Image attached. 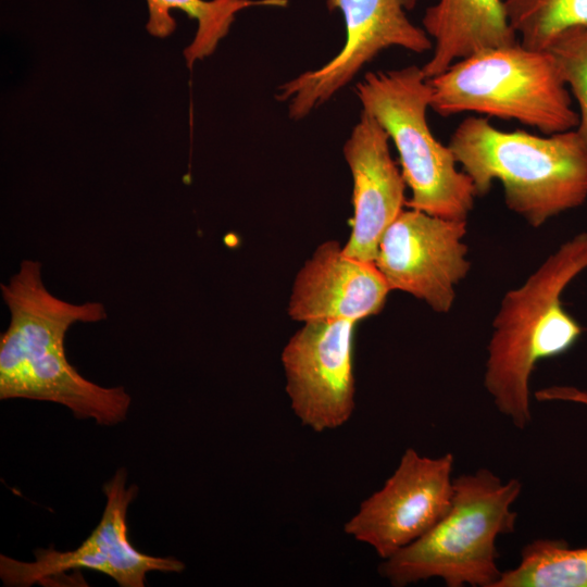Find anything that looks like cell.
Returning a JSON list of instances; mask_svg holds the SVG:
<instances>
[{"instance_id":"ba28073f","label":"cell","mask_w":587,"mask_h":587,"mask_svg":"<svg viewBox=\"0 0 587 587\" xmlns=\"http://www.w3.org/2000/svg\"><path fill=\"white\" fill-rule=\"evenodd\" d=\"M454 457L408 448L380 489L364 499L344 532L384 560L428 532L450 509Z\"/></svg>"},{"instance_id":"4fadbf2b","label":"cell","mask_w":587,"mask_h":587,"mask_svg":"<svg viewBox=\"0 0 587 587\" xmlns=\"http://www.w3.org/2000/svg\"><path fill=\"white\" fill-rule=\"evenodd\" d=\"M390 291L375 262L350 258L338 241L323 242L296 276L288 313L299 322H358L382 311Z\"/></svg>"},{"instance_id":"2e32d148","label":"cell","mask_w":587,"mask_h":587,"mask_svg":"<svg viewBox=\"0 0 587 587\" xmlns=\"http://www.w3.org/2000/svg\"><path fill=\"white\" fill-rule=\"evenodd\" d=\"M495 587H587V547L571 548L563 539H535Z\"/></svg>"},{"instance_id":"ac0fdd59","label":"cell","mask_w":587,"mask_h":587,"mask_svg":"<svg viewBox=\"0 0 587 587\" xmlns=\"http://www.w3.org/2000/svg\"><path fill=\"white\" fill-rule=\"evenodd\" d=\"M548 51L577 103L578 125L575 129L587 148V27L562 33Z\"/></svg>"},{"instance_id":"7a4b0ae2","label":"cell","mask_w":587,"mask_h":587,"mask_svg":"<svg viewBox=\"0 0 587 587\" xmlns=\"http://www.w3.org/2000/svg\"><path fill=\"white\" fill-rule=\"evenodd\" d=\"M587 268V233L563 242L500 302L488 342L484 386L515 427L532 422L529 382L537 363L569 351L583 328L561 295Z\"/></svg>"},{"instance_id":"3957f363","label":"cell","mask_w":587,"mask_h":587,"mask_svg":"<svg viewBox=\"0 0 587 587\" xmlns=\"http://www.w3.org/2000/svg\"><path fill=\"white\" fill-rule=\"evenodd\" d=\"M448 146L476 197L498 180L508 209L534 228L587 199V148L576 129L537 136L500 130L487 117L470 116Z\"/></svg>"},{"instance_id":"52a82bcc","label":"cell","mask_w":587,"mask_h":587,"mask_svg":"<svg viewBox=\"0 0 587 587\" xmlns=\"http://www.w3.org/2000/svg\"><path fill=\"white\" fill-rule=\"evenodd\" d=\"M344 17L346 39L339 52L319 68L299 74L277 88L276 99L288 103L289 117L301 120L327 102L379 52L400 47L423 53L433 41L408 17L416 0H325Z\"/></svg>"},{"instance_id":"9a60e30c","label":"cell","mask_w":587,"mask_h":587,"mask_svg":"<svg viewBox=\"0 0 587 587\" xmlns=\"http://www.w3.org/2000/svg\"><path fill=\"white\" fill-rule=\"evenodd\" d=\"M148 32L164 38L175 29L172 10H180L198 23L191 43L184 55L190 68L196 61L211 55L218 42L227 35L236 14L251 7L283 8L288 0H147Z\"/></svg>"},{"instance_id":"6da1fadb","label":"cell","mask_w":587,"mask_h":587,"mask_svg":"<svg viewBox=\"0 0 587 587\" xmlns=\"http://www.w3.org/2000/svg\"><path fill=\"white\" fill-rule=\"evenodd\" d=\"M37 260H23L1 296L10 313L0 336V399L62 404L76 419L112 426L127 416L132 398L124 387L99 386L80 375L65 352L67 330L76 323L107 319L101 302L72 303L51 294Z\"/></svg>"},{"instance_id":"277c9868","label":"cell","mask_w":587,"mask_h":587,"mask_svg":"<svg viewBox=\"0 0 587 587\" xmlns=\"http://www.w3.org/2000/svg\"><path fill=\"white\" fill-rule=\"evenodd\" d=\"M516 478L503 482L488 469L453 478L449 511L423 536L384 559L378 573L395 587L441 578L448 587H495L502 572L496 541L513 533Z\"/></svg>"},{"instance_id":"7c38bea8","label":"cell","mask_w":587,"mask_h":587,"mask_svg":"<svg viewBox=\"0 0 587 587\" xmlns=\"http://www.w3.org/2000/svg\"><path fill=\"white\" fill-rule=\"evenodd\" d=\"M389 137L367 113H361L344 145L352 176L353 220L342 248L350 258L375 262L387 227L403 210L407 184L390 154Z\"/></svg>"},{"instance_id":"e0dca14e","label":"cell","mask_w":587,"mask_h":587,"mask_svg":"<svg viewBox=\"0 0 587 587\" xmlns=\"http://www.w3.org/2000/svg\"><path fill=\"white\" fill-rule=\"evenodd\" d=\"M510 26L528 49L548 50L564 32L587 27V0H503Z\"/></svg>"},{"instance_id":"9c48e42d","label":"cell","mask_w":587,"mask_h":587,"mask_svg":"<svg viewBox=\"0 0 587 587\" xmlns=\"http://www.w3.org/2000/svg\"><path fill=\"white\" fill-rule=\"evenodd\" d=\"M466 225L465 220L402 210L385 230L375 260L390 291H404L435 312L448 313L455 286L471 270Z\"/></svg>"},{"instance_id":"5b68a950","label":"cell","mask_w":587,"mask_h":587,"mask_svg":"<svg viewBox=\"0 0 587 587\" xmlns=\"http://www.w3.org/2000/svg\"><path fill=\"white\" fill-rule=\"evenodd\" d=\"M428 80L430 109L444 117L474 112L514 120L544 135L578 125L571 92L548 50L520 42L482 50Z\"/></svg>"},{"instance_id":"d6986e66","label":"cell","mask_w":587,"mask_h":587,"mask_svg":"<svg viewBox=\"0 0 587 587\" xmlns=\"http://www.w3.org/2000/svg\"><path fill=\"white\" fill-rule=\"evenodd\" d=\"M539 401L563 400L587 404V392L573 387H549L535 392Z\"/></svg>"},{"instance_id":"30bf717a","label":"cell","mask_w":587,"mask_h":587,"mask_svg":"<svg viewBox=\"0 0 587 587\" xmlns=\"http://www.w3.org/2000/svg\"><path fill=\"white\" fill-rule=\"evenodd\" d=\"M127 472L116 471L103 485L107 498L99 524L74 550L52 548L35 550L34 562L0 558V576L5 586L28 587L73 569H88L105 574L121 587H143L149 572L180 573L185 564L175 558L152 557L138 551L130 542L127 509L138 487H126Z\"/></svg>"},{"instance_id":"8992f818","label":"cell","mask_w":587,"mask_h":587,"mask_svg":"<svg viewBox=\"0 0 587 587\" xmlns=\"http://www.w3.org/2000/svg\"><path fill=\"white\" fill-rule=\"evenodd\" d=\"M362 111L394 142L411 197L405 205L430 215L465 220L476 198L471 178L457 167L448 145L433 135L427 110L432 89L422 66L367 73L357 84Z\"/></svg>"},{"instance_id":"5bb4252c","label":"cell","mask_w":587,"mask_h":587,"mask_svg":"<svg viewBox=\"0 0 587 587\" xmlns=\"http://www.w3.org/2000/svg\"><path fill=\"white\" fill-rule=\"evenodd\" d=\"M422 24L433 41L432 57L422 66L427 78L478 51L519 42L503 0H437Z\"/></svg>"},{"instance_id":"8fae6325","label":"cell","mask_w":587,"mask_h":587,"mask_svg":"<svg viewBox=\"0 0 587 587\" xmlns=\"http://www.w3.org/2000/svg\"><path fill=\"white\" fill-rule=\"evenodd\" d=\"M355 322H305L282 352L286 392L300 423L315 433L346 424L355 409Z\"/></svg>"}]
</instances>
